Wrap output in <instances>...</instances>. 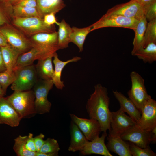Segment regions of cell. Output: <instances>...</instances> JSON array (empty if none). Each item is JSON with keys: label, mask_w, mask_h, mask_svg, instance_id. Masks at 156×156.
<instances>
[{"label": "cell", "mask_w": 156, "mask_h": 156, "mask_svg": "<svg viewBox=\"0 0 156 156\" xmlns=\"http://www.w3.org/2000/svg\"><path fill=\"white\" fill-rule=\"evenodd\" d=\"M12 15L13 17L27 18L36 17L40 18L36 8L17 5L13 6Z\"/></svg>", "instance_id": "31"}, {"label": "cell", "mask_w": 156, "mask_h": 156, "mask_svg": "<svg viewBox=\"0 0 156 156\" xmlns=\"http://www.w3.org/2000/svg\"><path fill=\"white\" fill-rule=\"evenodd\" d=\"M91 25L83 28L75 27H71L70 42L76 45L78 48L80 52L83 49V44L88 35L91 32Z\"/></svg>", "instance_id": "25"}, {"label": "cell", "mask_w": 156, "mask_h": 156, "mask_svg": "<svg viewBox=\"0 0 156 156\" xmlns=\"http://www.w3.org/2000/svg\"><path fill=\"white\" fill-rule=\"evenodd\" d=\"M15 79L14 71L9 72L7 70L0 72V85L5 94L8 87L13 82Z\"/></svg>", "instance_id": "35"}, {"label": "cell", "mask_w": 156, "mask_h": 156, "mask_svg": "<svg viewBox=\"0 0 156 156\" xmlns=\"http://www.w3.org/2000/svg\"><path fill=\"white\" fill-rule=\"evenodd\" d=\"M14 5L36 8V0H21Z\"/></svg>", "instance_id": "39"}, {"label": "cell", "mask_w": 156, "mask_h": 156, "mask_svg": "<svg viewBox=\"0 0 156 156\" xmlns=\"http://www.w3.org/2000/svg\"><path fill=\"white\" fill-rule=\"evenodd\" d=\"M9 44L4 36L0 32V46H4Z\"/></svg>", "instance_id": "42"}, {"label": "cell", "mask_w": 156, "mask_h": 156, "mask_svg": "<svg viewBox=\"0 0 156 156\" xmlns=\"http://www.w3.org/2000/svg\"><path fill=\"white\" fill-rule=\"evenodd\" d=\"M53 57H50L38 60L35 67L38 76L40 79L45 80L52 79L54 72Z\"/></svg>", "instance_id": "22"}, {"label": "cell", "mask_w": 156, "mask_h": 156, "mask_svg": "<svg viewBox=\"0 0 156 156\" xmlns=\"http://www.w3.org/2000/svg\"><path fill=\"white\" fill-rule=\"evenodd\" d=\"M139 20L114 14L106 13L98 21L91 25V32L107 27H117L133 29Z\"/></svg>", "instance_id": "9"}, {"label": "cell", "mask_w": 156, "mask_h": 156, "mask_svg": "<svg viewBox=\"0 0 156 156\" xmlns=\"http://www.w3.org/2000/svg\"><path fill=\"white\" fill-rule=\"evenodd\" d=\"M11 23L28 37L38 33H50L56 31L54 25H48L43 19L36 17L27 18L13 17Z\"/></svg>", "instance_id": "3"}, {"label": "cell", "mask_w": 156, "mask_h": 156, "mask_svg": "<svg viewBox=\"0 0 156 156\" xmlns=\"http://www.w3.org/2000/svg\"><path fill=\"white\" fill-rule=\"evenodd\" d=\"M137 2L143 6L146 5L156 0H133Z\"/></svg>", "instance_id": "43"}, {"label": "cell", "mask_w": 156, "mask_h": 156, "mask_svg": "<svg viewBox=\"0 0 156 156\" xmlns=\"http://www.w3.org/2000/svg\"><path fill=\"white\" fill-rule=\"evenodd\" d=\"M6 99L21 118L36 114L34 107L35 95L33 91H14Z\"/></svg>", "instance_id": "4"}, {"label": "cell", "mask_w": 156, "mask_h": 156, "mask_svg": "<svg viewBox=\"0 0 156 156\" xmlns=\"http://www.w3.org/2000/svg\"><path fill=\"white\" fill-rule=\"evenodd\" d=\"M29 38L32 47L36 49L39 52V60L53 57L59 49L57 31L38 33Z\"/></svg>", "instance_id": "2"}, {"label": "cell", "mask_w": 156, "mask_h": 156, "mask_svg": "<svg viewBox=\"0 0 156 156\" xmlns=\"http://www.w3.org/2000/svg\"><path fill=\"white\" fill-rule=\"evenodd\" d=\"M13 6L7 1H0V26L11 23L13 18Z\"/></svg>", "instance_id": "30"}, {"label": "cell", "mask_w": 156, "mask_h": 156, "mask_svg": "<svg viewBox=\"0 0 156 156\" xmlns=\"http://www.w3.org/2000/svg\"><path fill=\"white\" fill-rule=\"evenodd\" d=\"M106 13L118 15L139 20L144 16L143 6L133 0L116 5L108 9Z\"/></svg>", "instance_id": "11"}, {"label": "cell", "mask_w": 156, "mask_h": 156, "mask_svg": "<svg viewBox=\"0 0 156 156\" xmlns=\"http://www.w3.org/2000/svg\"><path fill=\"white\" fill-rule=\"evenodd\" d=\"M44 137L45 136L43 134L40 133L34 138L36 152H39L42 146L44 141Z\"/></svg>", "instance_id": "38"}, {"label": "cell", "mask_w": 156, "mask_h": 156, "mask_svg": "<svg viewBox=\"0 0 156 156\" xmlns=\"http://www.w3.org/2000/svg\"><path fill=\"white\" fill-rule=\"evenodd\" d=\"M39 59V52L35 48L19 55L14 66L13 70L33 64L34 61Z\"/></svg>", "instance_id": "27"}, {"label": "cell", "mask_w": 156, "mask_h": 156, "mask_svg": "<svg viewBox=\"0 0 156 156\" xmlns=\"http://www.w3.org/2000/svg\"><path fill=\"white\" fill-rule=\"evenodd\" d=\"M136 124V122L120 108L116 112H111L110 129L109 131V135L112 137H120L122 134Z\"/></svg>", "instance_id": "10"}, {"label": "cell", "mask_w": 156, "mask_h": 156, "mask_svg": "<svg viewBox=\"0 0 156 156\" xmlns=\"http://www.w3.org/2000/svg\"><path fill=\"white\" fill-rule=\"evenodd\" d=\"M66 6L62 0H36V9L40 18L51 13L59 12Z\"/></svg>", "instance_id": "18"}, {"label": "cell", "mask_w": 156, "mask_h": 156, "mask_svg": "<svg viewBox=\"0 0 156 156\" xmlns=\"http://www.w3.org/2000/svg\"><path fill=\"white\" fill-rule=\"evenodd\" d=\"M56 24L58 26V46L59 49H63L68 47L71 27L64 19L60 22H57Z\"/></svg>", "instance_id": "24"}, {"label": "cell", "mask_w": 156, "mask_h": 156, "mask_svg": "<svg viewBox=\"0 0 156 156\" xmlns=\"http://www.w3.org/2000/svg\"><path fill=\"white\" fill-rule=\"evenodd\" d=\"M110 98L107 89L100 84L94 86V90L88 99L86 109L90 118L99 123L101 132L107 134L110 129L111 112L109 109Z\"/></svg>", "instance_id": "1"}, {"label": "cell", "mask_w": 156, "mask_h": 156, "mask_svg": "<svg viewBox=\"0 0 156 156\" xmlns=\"http://www.w3.org/2000/svg\"><path fill=\"white\" fill-rule=\"evenodd\" d=\"M0 32L9 44L22 53L27 51L32 47L29 37L11 23L0 26Z\"/></svg>", "instance_id": "5"}, {"label": "cell", "mask_w": 156, "mask_h": 156, "mask_svg": "<svg viewBox=\"0 0 156 156\" xmlns=\"http://www.w3.org/2000/svg\"><path fill=\"white\" fill-rule=\"evenodd\" d=\"M107 136V134L103 133L101 136L88 141L83 149L80 151L81 155H86L94 154L104 156H113L105 144V139Z\"/></svg>", "instance_id": "16"}, {"label": "cell", "mask_w": 156, "mask_h": 156, "mask_svg": "<svg viewBox=\"0 0 156 156\" xmlns=\"http://www.w3.org/2000/svg\"><path fill=\"white\" fill-rule=\"evenodd\" d=\"M147 22L144 16L139 20L133 30L135 36L133 42V47L131 52L132 55L138 50L144 47V36Z\"/></svg>", "instance_id": "23"}, {"label": "cell", "mask_w": 156, "mask_h": 156, "mask_svg": "<svg viewBox=\"0 0 156 156\" xmlns=\"http://www.w3.org/2000/svg\"></svg>", "instance_id": "48"}, {"label": "cell", "mask_w": 156, "mask_h": 156, "mask_svg": "<svg viewBox=\"0 0 156 156\" xmlns=\"http://www.w3.org/2000/svg\"><path fill=\"white\" fill-rule=\"evenodd\" d=\"M130 151L133 156H156V154L150 148L149 146L141 148L133 143L129 142Z\"/></svg>", "instance_id": "34"}, {"label": "cell", "mask_w": 156, "mask_h": 156, "mask_svg": "<svg viewBox=\"0 0 156 156\" xmlns=\"http://www.w3.org/2000/svg\"><path fill=\"white\" fill-rule=\"evenodd\" d=\"M107 143L106 145L109 150L120 156H131L129 142L121 137L107 136Z\"/></svg>", "instance_id": "21"}, {"label": "cell", "mask_w": 156, "mask_h": 156, "mask_svg": "<svg viewBox=\"0 0 156 156\" xmlns=\"http://www.w3.org/2000/svg\"><path fill=\"white\" fill-rule=\"evenodd\" d=\"M69 115L72 121L77 125L88 140L92 141L99 136L101 130L97 121L90 118H79L72 114Z\"/></svg>", "instance_id": "13"}, {"label": "cell", "mask_w": 156, "mask_h": 156, "mask_svg": "<svg viewBox=\"0 0 156 156\" xmlns=\"http://www.w3.org/2000/svg\"><path fill=\"white\" fill-rule=\"evenodd\" d=\"M55 14L54 13H51L45 15L43 18L44 22L49 25H54L57 22Z\"/></svg>", "instance_id": "40"}, {"label": "cell", "mask_w": 156, "mask_h": 156, "mask_svg": "<svg viewBox=\"0 0 156 156\" xmlns=\"http://www.w3.org/2000/svg\"><path fill=\"white\" fill-rule=\"evenodd\" d=\"M20 0H8V1L12 6H13Z\"/></svg>", "instance_id": "45"}, {"label": "cell", "mask_w": 156, "mask_h": 156, "mask_svg": "<svg viewBox=\"0 0 156 156\" xmlns=\"http://www.w3.org/2000/svg\"><path fill=\"white\" fill-rule=\"evenodd\" d=\"M6 69L2 55L1 47L0 46V72H3Z\"/></svg>", "instance_id": "41"}, {"label": "cell", "mask_w": 156, "mask_h": 156, "mask_svg": "<svg viewBox=\"0 0 156 156\" xmlns=\"http://www.w3.org/2000/svg\"><path fill=\"white\" fill-rule=\"evenodd\" d=\"M5 94L2 90L1 86L0 85V98L3 97Z\"/></svg>", "instance_id": "46"}, {"label": "cell", "mask_w": 156, "mask_h": 156, "mask_svg": "<svg viewBox=\"0 0 156 156\" xmlns=\"http://www.w3.org/2000/svg\"><path fill=\"white\" fill-rule=\"evenodd\" d=\"M54 85L52 79H38L34 86L35 95L34 107L36 113L42 114L49 113L51 103L48 100L47 96Z\"/></svg>", "instance_id": "6"}, {"label": "cell", "mask_w": 156, "mask_h": 156, "mask_svg": "<svg viewBox=\"0 0 156 156\" xmlns=\"http://www.w3.org/2000/svg\"><path fill=\"white\" fill-rule=\"evenodd\" d=\"M7 0H0V1H7Z\"/></svg>", "instance_id": "47"}, {"label": "cell", "mask_w": 156, "mask_h": 156, "mask_svg": "<svg viewBox=\"0 0 156 156\" xmlns=\"http://www.w3.org/2000/svg\"><path fill=\"white\" fill-rule=\"evenodd\" d=\"M25 146L26 148L28 151L36 152L33 134L29 133L27 136Z\"/></svg>", "instance_id": "37"}, {"label": "cell", "mask_w": 156, "mask_h": 156, "mask_svg": "<svg viewBox=\"0 0 156 156\" xmlns=\"http://www.w3.org/2000/svg\"><path fill=\"white\" fill-rule=\"evenodd\" d=\"M70 144L68 148V150L70 151H80L83 149L89 141L72 121L70 125Z\"/></svg>", "instance_id": "20"}, {"label": "cell", "mask_w": 156, "mask_h": 156, "mask_svg": "<svg viewBox=\"0 0 156 156\" xmlns=\"http://www.w3.org/2000/svg\"><path fill=\"white\" fill-rule=\"evenodd\" d=\"M53 57V62L55 66L54 72L52 78L53 84L58 89L62 90L65 87L63 81L61 80V76L62 71L65 66L68 64L73 62H76L81 59L78 56H75L66 61L60 60L58 55L56 53Z\"/></svg>", "instance_id": "19"}, {"label": "cell", "mask_w": 156, "mask_h": 156, "mask_svg": "<svg viewBox=\"0 0 156 156\" xmlns=\"http://www.w3.org/2000/svg\"><path fill=\"white\" fill-rule=\"evenodd\" d=\"M27 137V136L19 135L14 140L13 149L18 156H36V152L29 151L26 148Z\"/></svg>", "instance_id": "29"}, {"label": "cell", "mask_w": 156, "mask_h": 156, "mask_svg": "<svg viewBox=\"0 0 156 156\" xmlns=\"http://www.w3.org/2000/svg\"><path fill=\"white\" fill-rule=\"evenodd\" d=\"M136 125L139 128L149 131L156 127V101L151 97L144 105L140 119Z\"/></svg>", "instance_id": "14"}, {"label": "cell", "mask_w": 156, "mask_h": 156, "mask_svg": "<svg viewBox=\"0 0 156 156\" xmlns=\"http://www.w3.org/2000/svg\"><path fill=\"white\" fill-rule=\"evenodd\" d=\"M151 132L152 138L151 143L155 144L156 142V127L152 129Z\"/></svg>", "instance_id": "44"}, {"label": "cell", "mask_w": 156, "mask_h": 156, "mask_svg": "<svg viewBox=\"0 0 156 156\" xmlns=\"http://www.w3.org/2000/svg\"><path fill=\"white\" fill-rule=\"evenodd\" d=\"M151 43H156V19L147 22L144 36V47Z\"/></svg>", "instance_id": "32"}, {"label": "cell", "mask_w": 156, "mask_h": 156, "mask_svg": "<svg viewBox=\"0 0 156 156\" xmlns=\"http://www.w3.org/2000/svg\"><path fill=\"white\" fill-rule=\"evenodd\" d=\"M15 79L12 84L11 89L15 91L31 89L38 81V76L34 64L13 71Z\"/></svg>", "instance_id": "7"}, {"label": "cell", "mask_w": 156, "mask_h": 156, "mask_svg": "<svg viewBox=\"0 0 156 156\" xmlns=\"http://www.w3.org/2000/svg\"><path fill=\"white\" fill-rule=\"evenodd\" d=\"M144 15L147 21L156 19V0L143 6Z\"/></svg>", "instance_id": "36"}, {"label": "cell", "mask_w": 156, "mask_h": 156, "mask_svg": "<svg viewBox=\"0 0 156 156\" xmlns=\"http://www.w3.org/2000/svg\"><path fill=\"white\" fill-rule=\"evenodd\" d=\"M131 89L127 93L129 98L141 112L146 102L151 97L148 94L144 83V80L137 72L130 73Z\"/></svg>", "instance_id": "8"}, {"label": "cell", "mask_w": 156, "mask_h": 156, "mask_svg": "<svg viewBox=\"0 0 156 156\" xmlns=\"http://www.w3.org/2000/svg\"><path fill=\"white\" fill-rule=\"evenodd\" d=\"M22 118L6 98H0V124L18 126Z\"/></svg>", "instance_id": "15"}, {"label": "cell", "mask_w": 156, "mask_h": 156, "mask_svg": "<svg viewBox=\"0 0 156 156\" xmlns=\"http://www.w3.org/2000/svg\"><path fill=\"white\" fill-rule=\"evenodd\" d=\"M1 47L6 70L12 72L18 57L22 53L9 44Z\"/></svg>", "instance_id": "26"}, {"label": "cell", "mask_w": 156, "mask_h": 156, "mask_svg": "<svg viewBox=\"0 0 156 156\" xmlns=\"http://www.w3.org/2000/svg\"><path fill=\"white\" fill-rule=\"evenodd\" d=\"M133 56H136L144 62L152 63L156 60V43L149 44L145 47L137 51Z\"/></svg>", "instance_id": "28"}, {"label": "cell", "mask_w": 156, "mask_h": 156, "mask_svg": "<svg viewBox=\"0 0 156 156\" xmlns=\"http://www.w3.org/2000/svg\"><path fill=\"white\" fill-rule=\"evenodd\" d=\"M121 138L126 141H129L141 148L149 146L151 143V131L143 129L136 124L121 135Z\"/></svg>", "instance_id": "12"}, {"label": "cell", "mask_w": 156, "mask_h": 156, "mask_svg": "<svg viewBox=\"0 0 156 156\" xmlns=\"http://www.w3.org/2000/svg\"><path fill=\"white\" fill-rule=\"evenodd\" d=\"M113 93L119 103L120 108L124 112L127 113L136 124L138 123L141 116V112L133 102L120 92L115 90L113 91Z\"/></svg>", "instance_id": "17"}, {"label": "cell", "mask_w": 156, "mask_h": 156, "mask_svg": "<svg viewBox=\"0 0 156 156\" xmlns=\"http://www.w3.org/2000/svg\"><path fill=\"white\" fill-rule=\"evenodd\" d=\"M60 150L57 141L54 138H48L44 142L39 152L50 154L53 156L58 155Z\"/></svg>", "instance_id": "33"}]
</instances>
